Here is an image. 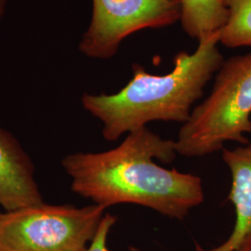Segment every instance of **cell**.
Instances as JSON below:
<instances>
[{"label": "cell", "instance_id": "6da1fadb", "mask_svg": "<svg viewBox=\"0 0 251 251\" xmlns=\"http://www.w3.org/2000/svg\"><path fill=\"white\" fill-rule=\"evenodd\" d=\"M176 154L174 141L164 140L144 126L127 133L114 149L68 154L62 166L73 191L93 204L105 208L134 204L183 220L203 203L205 195L200 177L153 162L170 164Z\"/></svg>", "mask_w": 251, "mask_h": 251}, {"label": "cell", "instance_id": "7a4b0ae2", "mask_svg": "<svg viewBox=\"0 0 251 251\" xmlns=\"http://www.w3.org/2000/svg\"><path fill=\"white\" fill-rule=\"evenodd\" d=\"M220 36L221 30L202 37L192 54L178 52L169 74L152 75L134 63L132 78L117 93H85L82 105L101 122L103 138L115 142L153 121L186 123L194 104L225 61L218 47Z\"/></svg>", "mask_w": 251, "mask_h": 251}, {"label": "cell", "instance_id": "3957f363", "mask_svg": "<svg viewBox=\"0 0 251 251\" xmlns=\"http://www.w3.org/2000/svg\"><path fill=\"white\" fill-rule=\"evenodd\" d=\"M251 134V52L225 60L210 94L193 109L174 141L185 157H203L221 151L226 142L249 144Z\"/></svg>", "mask_w": 251, "mask_h": 251}, {"label": "cell", "instance_id": "277c9868", "mask_svg": "<svg viewBox=\"0 0 251 251\" xmlns=\"http://www.w3.org/2000/svg\"><path fill=\"white\" fill-rule=\"evenodd\" d=\"M105 207L45 203L2 213L0 251H81L98 230Z\"/></svg>", "mask_w": 251, "mask_h": 251}, {"label": "cell", "instance_id": "5b68a950", "mask_svg": "<svg viewBox=\"0 0 251 251\" xmlns=\"http://www.w3.org/2000/svg\"><path fill=\"white\" fill-rule=\"evenodd\" d=\"M92 6L79 43L81 53L91 59H111L126 37L171 26L181 17L180 0H92Z\"/></svg>", "mask_w": 251, "mask_h": 251}, {"label": "cell", "instance_id": "8992f818", "mask_svg": "<svg viewBox=\"0 0 251 251\" xmlns=\"http://www.w3.org/2000/svg\"><path fill=\"white\" fill-rule=\"evenodd\" d=\"M34 173L18 141L0 127V205L7 211L44 203Z\"/></svg>", "mask_w": 251, "mask_h": 251}, {"label": "cell", "instance_id": "52a82bcc", "mask_svg": "<svg viewBox=\"0 0 251 251\" xmlns=\"http://www.w3.org/2000/svg\"><path fill=\"white\" fill-rule=\"evenodd\" d=\"M222 151L232 176L228 199L234 207L235 224L224 244L211 250H204L197 245L196 251H234L251 231V143L234 149L224 148Z\"/></svg>", "mask_w": 251, "mask_h": 251}, {"label": "cell", "instance_id": "ba28073f", "mask_svg": "<svg viewBox=\"0 0 251 251\" xmlns=\"http://www.w3.org/2000/svg\"><path fill=\"white\" fill-rule=\"evenodd\" d=\"M180 24L190 37L200 40L225 26L228 11L222 0H180Z\"/></svg>", "mask_w": 251, "mask_h": 251}, {"label": "cell", "instance_id": "9c48e42d", "mask_svg": "<svg viewBox=\"0 0 251 251\" xmlns=\"http://www.w3.org/2000/svg\"><path fill=\"white\" fill-rule=\"evenodd\" d=\"M228 19L221 30L220 43L227 48H251V0H222Z\"/></svg>", "mask_w": 251, "mask_h": 251}, {"label": "cell", "instance_id": "30bf717a", "mask_svg": "<svg viewBox=\"0 0 251 251\" xmlns=\"http://www.w3.org/2000/svg\"><path fill=\"white\" fill-rule=\"evenodd\" d=\"M117 221L116 216L111 215L109 213L104 214L100 223L95 236L91 240L90 247L85 248L81 251H110L107 247L108 235L113 226L116 225Z\"/></svg>", "mask_w": 251, "mask_h": 251}, {"label": "cell", "instance_id": "8fae6325", "mask_svg": "<svg viewBox=\"0 0 251 251\" xmlns=\"http://www.w3.org/2000/svg\"><path fill=\"white\" fill-rule=\"evenodd\" d=\"M234 251H251V231L245 236Z\"/></svg>", "mask_w": 251, "mask_h": 251}, {"label": "cell", "instance_id": "7c38bea8", "mask_svg": "<svg viewBox=\"0 0 251 251\" xmlns=\"http://www.w3.org/2000/svg\"><path fill=\"white\" fill-rule=\"evenodd\" d=\"M6 3H7V0H0V20L2 18L4 12H5Z\"/></svg>", "mask_w": 251, "mask_h": 251}, {"label": "cell", "instance_id": "4fadbf2b", "mask_svg": "<svg viewBox=\"0 0 251 251\" xmlns=\"http://www.w3.org/2000/svg\"><path fill=\"white\" fill-rule=\"evenodd\" d=\"M128 251H141L138 248H136V247H129V249H128Z\"/></svg>", "mask_w": 251, "mask_h": 251}, {"label": "cell", "instance_id": "5bb4252c", "mask_svg": "<svg viewBox=\"0 0 251 251\" xmlns=\"http://www.w3.org/2000/svg\"><path fill=\"white\" fill-rule=\"evenodd\" d=\"M1 215H2V213H1V212H0V217H1Z\"/></svg>", "mask_w": 251, "mask_h": 251}]
</instances>
